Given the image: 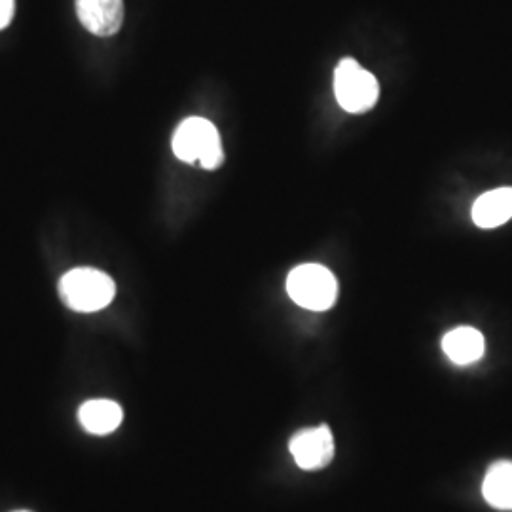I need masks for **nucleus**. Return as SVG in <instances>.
Listing matches in <instances>:
<instances>
[{
    "label": "nucleus",
    "mask_w": 512,
    "mask_h": 512,
    "mask_svg": "<svg viewBox=\"0 0 512 512\" xmlns=\"http://www.w3.org/2000/svg\"><path fill=\"white\" fill-rule=\"evenodd\" d=\"M57 291L69 310L95 313L110 306L116 296V285L112 277L101 270L74 268L59 279Z\"/></svg>",
    "instance_id": "f257e3e1"
},
{
    "label": "nucleus",
    "mask_w": 512,
    "mask_h": 512,
    "mask_svg": "<svg viewBox=\"0 0 512 512\" xmlns=\"http://www.w3.org/2000/svg\"><path fill=\"white\" fill-rule=\"evenodd\" d=\"M173 152L184 164L202 165L203 169H219L224 150L215 124L205 118H186L173 135Z\"/></svg>",
    "instance_id": "f03ea898"
},
{
    "label": "nucleus",
    "mask_w": 512,
    "mask_h": 512,
    "mask_svg": "<svg viewBox=\"0 0 512 512\" xmlns=\"http://www.w3.org/2000/svg\"><path fill=\"white\" fill-rule=\"evenodd\" d=\"M287 293L300 308L327 311L336 304L338 281L321 264H302L289 274Z\"/></svg>",
    "instance_id": "7ed1b4c3"
},
{
    "label": "nucleus",
    "mask_w": 512,
    "mask_h": 512,
    "mask_svg": "<svg viewBox=\"0 0 512 512\" xmlns=\"http://www.w3.org/2000/svg\"><path fill=\"white\" fill-rule=\"evenodd\" d=\"M334 93L342 109L361 114L378 103L380 86L374 74L368 73L355 59L346 57L334 71Z\"/></svg>",
    "instance_id": "20e7f679"
},
{
    "label": "nucleus",
    "mask_w": 512,
    "mask_h": 512,
    "mask_svg": "<svg viewBox=\"0 0 512 512\" xmlns=\"http://www.w3.org/2000/svg\"><path fill=\"white\" fill-rule=\"evenodd\" d=\"M289 450L302 471H319L334 459V435L329 425L302 429L289 442Z\"/></svg>",
    "instance_id": "39448f33"
},
{
    "label": "nucleus",
    "mask_w": 512,
    "mask_h": 512,
    "mask_svg": "<svg viewBox=\"0 0 512 512\" xmlns=\"http://www.w3.org/2000/svg\"><path fill=\"white\" fill-rule=\"evenodd\" d=\"M76 14L95 37H112L124 23V0H76Z\"/></svg>",
    "instance_id": "423d86ee"
},
{
    "label": "nucleus",
    "mask_w": 512,
    "mask_h": 512,
    "mask_svg": "<svg viewBox=\"0 0 512 512\" xmlns=\"http://www.w3.org/2000/svg\"><path fill=\"white\" fill-rule=\"evenodd\" d=\"M78 421L86 433L105 437L122 425L124 410L120 404L109 399H92L78 408Z\"/></svg>",
    "instance_id": "0eeeda50"
},
{
    "label": "nucleus",
    "mask_w": 512,
    "mask_h": 512,
    "mask_svg": "<svg viewBox=\"0 0 512 512\" xmlns=\"http://www.w3.org/2000/svg\"><path fill=\"white\" fill-rule=\"evenodd\" d=\"M442 351L454 365H473L482 359L486 351V340L480 330L458 327L442 338Z\"/></svg>",
    "instance_id": "6e6552de"
},
{
    "label": "nucleus",
    "mask_w": 512,
    "mask_h": 512,
    "mask_svg": "<svg viewBox=\"0 0 512 512\" xmlns=\"http://www.w3.org/2000/svg\"><path fill=\"white\" fill-rule=\"evenodd\" d=\"M512 219V188H495L473 205V220L480 228H497Z\"/></svg>",
    "instance_id": "1a4fd4ad"
},
{
    "label": "nucleus",
    "mask_w": 512,
    "mask_h": 512,
    "mask_svg": "<svg viewBox=\"0 0 512 512\" xmlns=\"http://www.w3.org/2000/svg\"><path fill=\"white\" fill-rule=\"evenodd\" d=\"M482 495L497 511H512V461H497L488 469Z\"/></svg>",
    "instance_id": "9d476101"
},
{
    "label": "nucleus",
    "mask_w": 512,
    "mask_h": 512,
    "mask_svg": "<svg viewBox=\"0 0 512 512\" xmlns=\"http://www.w3.org/2000/svg\"><path fill=\"white\" fill-rule=\"evenodd\" d=\"M16 14V0H0V31L6 29Z\"/></svg>",
    "instance_id": "9b49d317"
},
{
    "label": "nucleus",
    "mask_w": 512,
    "mask_h": 512,
    "mask_svg": "<svg viewBox=\"0 0 512 512\" xmlns=\"http://www.w3.org/2000/svg\"><path fill=\"white\" fill-rule=\"evenodd\" d=\"M14 512H31V511H14Z\"/></svg>",
    "instance_id": "f8f14e48"
}]
</instances>
